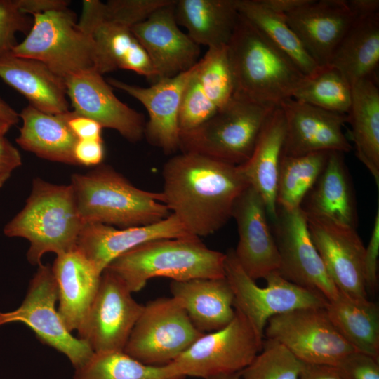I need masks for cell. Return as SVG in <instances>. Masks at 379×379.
Returning <instances> with one entry per match:
<instances>
[{
  "label": "cell",
  "instance_id": "obj_1",
  "mask_svg": "<svg viewBox=\"0 0 379 379\" xmlns=\"http://www.w3.org/2000/svg\"><path fill=\"white\" fill-rule=\"evenodd\" d=\"M162 176L161 201L199 238L215 233L232 218L236 200L249 186L238 166L194 152L170 158Z\"/></svg>",
  "mask_w": 379,
  "mask_h": 379
},
{
  "label": "cell",
  "instance_id": "obj_2",
  "mask_svg": "<svg viewBox=\"0 0 379 379\" xmlns=\"http://www.w3.org/2000/svg\"><path fill=\"white\" fill-rule=\"evenodd\" d=\"M227 51L233 95L251 102L279 106L292 98L307 77L240 14Z\"/></svg>",
  "mask_w": 379,
  "mask_h": 379
},
{
  "label": "cell",
  "instance_id": "obj_3",
  "mask_svg": "<svg viewBox=\"0 0 379 379\" xmlns=\"http://www.w3.org/2000/svg\"><path fill=\"white\" fill-rule=\"evenodd\" d=\"M84 223L70 184L57 185L37 177L24 207L5 225L4 233L27 239V260L39 266L47 253L58 255L74 249Z\"/></svg>",
  "mask_w": 379,
  "mask_h": 379
},
{
  "label": "cell",
  "instance_id": "obj_4",
  "mask_svg": "<svg viewBox=\"0 0 379 379\" xmlns=\"http://www.w3.org/2000/svg\"><path fill=\"white\" fill-rule=\"evenodd\" d=\"M70 185L85 223L127 228L151 225L171 213L161 201L159 192L134 186L109 165L101 164L86 173H74Z\"/></svg>",
  "mask_w": 379,
  "mask_h": 379
},
{
  "label": "cell",
  "instance_id": "obj_5",
  "mask_svg": "<svg viewBox=\"0 0 379 379\" xmlns=\"http://www.w3.org/2000/svg\"><path fill=\"white\" fill-rule=\"evenodd\" d=\"M226 255L208 248L200 238L162 239L140 244L105 268L117 274L131 293L158 277L172 281L225 277Z\"/></svg>",
  "mask_w": 379,
  "mask_h": 379
},
{
  "label": "cell",
  "instance_id": "obj_6",
  "mask_svg": "<svg viewBox=\"0 0 379 379\" xmlns=\"http://www.w3.org/2000/svg\"><path fill=\"white\" fill-rule=\"evenodd\" d=\"M276 107L233 95L204 123L180 132L179 150L241 165L251 156L265 123Z\"/></svg>",
  "mask_w": 379,
  "mask_h": 379
},
{
  "label": "cell",
  "instance_id": "obj_7",
  "mask_svg": "<svg viewBox=\"0 0 379 379\" xmlns=\"http://www.w3.org/2000/svg\"><path fill=\"white\" fill-rule=\"evenodd\" d=\"M32 16V27L12 50L13 55L39 60L64 79L96 70L94 42L72 11L67 8Z\"/></svg>",
  "mask_w": 379,
  "mask_h": 379
},
{
  "label": "cell",
  "instance_id": "obj_8",
  "mask_svg": "<svg viewBox=\"0 0 379 379\" xmlns=\"http://www.w3.org/2000/svg\"><path fill=\"white\" fill-rule=\"evenodd\" d=\"M263 335L239 310L232 321L204 334L169 363L185 377H208L241 371L261 351Z\"/></svg>",
  "mask_w": 379,
  "mask_h": 379
},
{
  "label": "cell",
  "instance_id": "obj_9",
  "mask_svg": "<svg viewBox=\"0 0 379 379\" xmlns=\"http://www.w3.org/2000/svg\"><path fill=\"white\" fill-rule=\"evenodd\" d=\"M204 334L175 298H158L143 306L124 352L144 364L164 366Z\"/></svg>",
  "mask_w": 379,
  "mask_h": 379
},
{
  "label": "cell",
  "instance_id": "obj_10",
  "mask_svg": "<svg viewBox=\"0 0 379 379\" xmlns=\"http://www.w3.org/2000/svg\"><path fill=\"white\" fill-rule=\"evenodd\" d=\"M225 277L234 295V308L241 311L264 336L274 316L303 308H324L327 299L319 292L293 283L278 272L269 274L267 285L258 286L238 262L233 249L226 253Z\"/></svg>",
  "mask_w": 379,
  "mask_h": 379
},
{
  "label": "cell",
  "instance_id": "obj_11",
  "mask_svg": "<svg viewBox=\"0 0 379 379\" xmlns=\"http://www.w3.org/2000/svg\"><path fill=\"white\" fill-rule=\"evenodd\" d=\"M58 287L51 266H38L24 300L16 310L0 312V326L20 322L31 328L40 341L65 354L75 369L93 354L89 345L69 332L58 310Z\"/></svg>",
  "mask_w": 379,
  "mask_h": 379
},
{
  "label": "cell",
  "instance_id": "obj_12",
  "mask_svg": "<svg viewBox=\"0 0 379 379\" xmlns=\"http://www.w3.org/2000/svg\"><path fill=\"white\" fill-rule=\"evenodd\" d=\"M267 339L276 340L305 364L337 366L356 351L331 321L326 307L303 308L270 318Z\"/></svg>",
  "mask_w": 379,
  "mask_h": 379
},
{
  "label": "cell",
  "instance_id": "obj_13",
  "mask_svg": "<svg viewBox=\"0 0 379 379\" xmlns=\"http://www.w3.org/2000/svg\"><path fill=\"white\" fill-rule=\"evenodd\" d=\"M272 222L280 258L278 272L293 283L319 292L328 301L334 299L339 291L314 245L303 210L277 206Z\"/></svg>",
  "mask_w": 379,
  "mask_h": 379
},
{
  "label": "cell",
  "instance_id": "obj_14",
  "mask_svg": "<svg viewBox=\"0 0 379 379\" xmlns=\"http://www.w3.org/2000/svg\"><path fill=\"white\" fill-rule=\"evenodd\" d=\"M125 283L105 269L94 300L78 338L93 352L124 351L143 306L135 301Z\"/></svg>",
  "mask_w": 379,
  "mask_h": 379
},
{
  "label": "cell",
  "instance_id": "obj_15",
  "mask_svg": "<svg viewBox=\"0 0 379 379\" xmlns=\"http://www.w3.org/2000/svg\"><path fill=\"white\" fill-rule=\"evenodd\" d=\"M306 216L314 245L338 291L352 298H367L365 246L356 228L324 217Z\"/></svg>",
  "mask_w": 379,
  "mask_h": 379
},
{
  "label": "cell",
  "instance_id": "obj_16",
  "mask_svg": "<svg viewBox=\"0 0 379 379\" xmlns=\"http://www.w3.org/2000/svg\"><path fill=\"white\" fill-rule=\"evenodd\" d=\"M78 23L94 42L96 70L100 74L121 69L157 81L151 61L142 46L130 27L105 18L103 2L83 1Z\"/></svg>",
  "mask_w": 379,
  "mask_h": 379
},
{
  "label": "cell",
  "instance_id": "obj_17",
  "mask_svg": "<svg viewBox=\"0 0 379 379\" xmlns=\"http://www.w3.org/2000/svg\"><path fill=\"white\" fill-rule=\"evenodd\" d=\"M69 104L76 113L97 121L102 128L117 131L135 143L144 136V116L122 102L112 87L95 69L83 71L65 79Z\"/></svg>",
  "mask_w": 379,
  "mask_h": 379
},
{
  "label": "cell",
  "instance_id": "obj_18",
  "mask_svg": "<svg viewBox=\"0 0 379 379\" xmlns=\"http://www.w3.org/2000/svg\"><path fill=\"white\" fill-rule=\"evenodd\" d=\"M265 204L258 192L248 186L236 200L232 217L239 241L234 253L244 272L253 280L278 272L280 258L267 221Z\"/></svg>",
  "mask_w": 379,
  "mask_h": 379
},
{
  "label": "cell",
  "instance_id": "obj_19",
  "mask_svg": "<svg viewBox=\"0 0 379 379\" xmlns=\"http://www.w3.org/2000/svg\"><path fill=\"white\" fill-rule=\"evenodd\" d=\"M196 67L197 63L175 77L159 79L149 87L114 78L107 80L112 87L126 92L146 108L149 119L145 123L144 135L150 145L160 148L165 154L179 150L178 112L181 97Z\"/></svg>",
  "mask_w": 379,
  "mask_h": 379
},
{
  "label": "cell",
  "instance_id": "obj_20",
  "mask_svg": "<svg viewBox=\"0 0 379 379\" xmlns=\"http://www.w3.org/2000/svg\"><path fill=\"white\" fill-rule=\"evenodd\" d=\"M279 107L285 119L282 155L295 157L321 151L350 152L343 133L347 115L328 112L289 98Z\"/></svg>",
  "mask_w": 379,
  "mask_h": 379
},
{
  "label": "cell",
  "instance_id": "obj_21",
  "mask_svg": "<svg viewBox=\"0 0 379 379\" xmlns=\"http://www.w3.org/2000/svg\"><path fill=\"white\" fill-rule=\"evenodd\" d=\"M175 3L173 0L131 27L149 58L157 80L175 77L199 61L200 46L179 28Z\"/></svg>",
  "mask_w": 379,
  "mask_h": 379
},
{
  "label": "cell",
  "instance_id": "obj_22",
  "mask_svg": "<svg viewBox=\"0 0 379 379\" xmlns=\"http://www.w3.org/2000/svg\"><path fill=\"white\" fill-rule=\"evenodd\" d=\"M191 236L193 235L173 213L151 225L127 228L86 222L79 235L76 248L102 272L117 257L140 244L157 239Z\"/></svg>",
  "mask_w": 379,
  "mask_h": 379
},
{
  "label": "cell",
  "instance_id": "obj_23",
  "mask_svg": "<svg viewBox=\"0 0 379 379\" xmlns=\"http://www.w3.org/2000/svg\"><path fill=\"white\" fill-rule=\"evenodd\" d=\"M284 15L320 67L328 65L335 48L355 20L345 0H305Z\"/></svg>",
  "mask_w": 379,
  "mask_h": 379
},
{
  "label": "cell",
  "instance_id": "obj_24",
  "mask_svg": "<svg viewBox=\"0 0 379 379\" xmlns=\"http://www.w3.org/2000/svg\"><path fill=\"white\" fill-rule=\"evenodd\" d=\"M51 269L58 287V311L69 332L78 331L94 300L102 272L76 248L56 255Z\"/></svg>",
  "mask_w": 379,
  "mask_h": 379
},
{
  "label": "cell",
  "instance_id": "obj_25",
  "mask_svg": "<svg viewBox=\"0 0 379 379\" xmlns=\"http://www.w3.org/2000/svg\"><path fill=\"white\" fill-rule=\"evenodd\" d=\"M0 78L40 111L57 114L70 110L65 79L39 60L0 55Z\"/></svg>",
  "mask_w": 379,
  "mask_h": 379
},
{
  "label": "cell",
  "instance_id": "obj_26",
  "mask_svg": "<svg viewBox=\"0 0 379 379\" xmlns=\"http://www.w3.org/2000/svg\"><path fill=\"white\" fill-rule=\"evenodd\" d=\"M172 297L201 332H213L229 324L235 314L234 295L225 277L172 281Z\"/></svg>",
  "mask_w": 379,
  "mask_h": 379
},
{
  "label": "cell",
  "instance_id": "obj_27",
  "mask_svg": "<svg viewBox=\"0 0 379 379\" xmlns=\"http://www.w3.org/2000/svg\"><path fill=\"white\" fill-rule=\"evenodd\" d=\"M300 208L307 215L324 217L357 228L358 215L355 195L344 153L329 152L324 170Z\"/></svg>",
  "mask_w": 379,
  "mask_h": 379
},
{
  "label": "cell",
  "instance_id": "obj_28",
  "mask_svg": "<svg viewBox=\"0 0 379 379\" xmlns=\"http://www.w3.org/2000/svg\"><path fill=\"white\" fill-rule=\"evenodd\" d=\"M284 137L285 119L277 106L265 123L251 156L238 166L248 185L261 196L272 221L277 215V177Z\"/></svg>",
  "mask_w": 379,
  "mask_h": 379
},
{
  "label": "cell",
  "instance_id": "obj_29",
  "mask_svg": "<svg viewBox=\"0 0 379 379\" xmlns=\"http://www.w3.org/2000/svg\"><path fill=\"white\" fill-rule=\"evenodd\" d=\"M19 117L22 126L16 142L22 149L48 161L77 165L74 148L78 139L67 125L65 112L48 114L28 105Z\"/></svg>",
  "mask_w": 379,
  "mask_h": 379
},
{
  "label": "cell",
  "instance_id": "obj_30",
  "mask_svg": "<svg viewBox=\"0 0 379 379\" xmlns=\"http://www.w3.org/2000/svg\"><path fill=\"white\" fill-rule=\"evenodd\" d=\"M174 11L190 38L208 48L226 46L239 17L237 0H175Z\"/></svg>",
  "mask_w": 379,
  "mask_h": 379
},
{
  "label": "cell",
  "instance_id": "obj_31",
  "mask_svg": "<svg viewBox=\"0 0 379 379\" xmlns=\"http://www.w3.org/2000/svg\"><path fill=\"white\" fill-rule=\"evenodd\" d=\"M379 65V13L355 18L337 47L329 63L352 85L366 79L378 80Z\"/></svg>",
  "mask_w": 379,
  "mask_h": 379
},
{
  "label": "cell",
  "instance_id": "obj_32",
  "mask_svg": "<svg viewBox=\"0 0 379 379\" xmlns=\"http://www.w3.org/2000/svg\"><path fill=\"white\" fill-rule=\"evenodd\" d=\"M351 139L359 160L379 187V88L378 80L366 79L352 85V101L347 115Z\"/></svg>",
  "mask_w": 379,
  "mask_h": 379
},
{
  "label": "cell",
  "instance_id": "obj_33",
  "mask_svg": "<svg viewBox=\"0 0 379 379\" xmlns=\"http://www.w3.org/2000/svg\"><path fill=\"white\" fill-rule=\"evenodd\" d=\"M326 311L338 331L356 351L379 359V307L376 303L339 292L328 301Z\"/></svg>",
  "mask_w": 379,
  "mask_h": 379
},
{
  "label": "cell",
  "instance_id": "obj_34",
  "mask_svg": "<svg viewBox=\"0 0 379 379\" xmlns=\"http://www.w3.org/2000/svg\"><path fill=\"white\" fill-rule=\"evenodd\" d=\"M237 8L239 14L286 55L304 75L311 77L322 67L307 51L284 14L267 7L262 0H237Z\"/></svg>",
  "mask_w": 379,
  "mask_h": 379
},
{
  "label": "cell",
  "instance_id": "obj_35",
  "mask_svg": "<svg viewBox=\"0 0 379 379\" xmlns=\"http://www.w3.org/2000/svg\"><path fill=\"white\" fill-rule=\"evenodd\" d=\"M329 152L295 157L281 155L277 177V206L287 210L300 207L324 170Z\"/></svg>",
  "mask_w": 379,
  "mask_h": 379
},
{
  "label": "cell",
  "instance_id": "obj_36",
  "mask_svg": "<svg viewBox=\"0 0 379 379\" xmlns=\"http://www.w3.org/2000/svg\"><path fill=\"white\" fill-rule=\"evenodd\" d=\"M170 364L149 366L132 358L124 351L93 352L72 379H185Z\"/></svg>",
  "mask_w": 379,
  "mask_h": 379
},
{
  "label": "cell",
  "instance_id": "obj_37",
  "mask_svg": "<svg viewBox=\"0 0 379 379\" xmlns=\"http://www.w3.org/2000/svg\"><path fill=\"white\" fill-rule=\"evenodd\" d=\"M292 98L328 112L347 115L352 101V85L337 69L325 66L307 77Z\"/></svg>",
  "mask_w": 379,
  "mask_h": 379
},
{
  "label": "cell",
  "instance_id": "obj_38",
  "mask_svg": "<svg viewBox=\"0 0 379 379\" xmlns=\"http://www.w3.org/2000/svg\"><path fill=\"white\" fill-rule=\"evenodd\" d=\"M304 364L281 343L267 339L240 379H300Z\"/></svg>",
  "mask_w": 379,
  "mask_h": 379
},
{
  "label": "cell",
  "instance_id": "obj_39",
  "mask_svg": "<svg viewBox=\"0 0 379 379\" xmlns=\"http://www.w3.org/2000/svg\"><path fill=\"white\" fill-rule=\"evenodd\" d=\"M197 74L204 93L218 109L233 97L234 82L227 45L208 48L198 61Z\"/></svg>",
  "mask_w": 379,
  "mask_h": 379
},
{
  "label": "cell",
  "instance_id": "obj_40",
  "mask_svg": "<svg viewBox=\"0 0 379 379\" xmlns=\"http://www.w3.org/2000/svg\"><path fill=\"white\" fill-rule=\"evenodd\" d=\"M197 68L198 62L182 91L178 112L180 132L195 128L218 110L204 93L197 77Z\"/></svg>",
  "mask_w": 379,
  "mask_h": 379
},
{
  "label": "cell",
  "instance_id": "obj_41",
  "mask_svg": "<svg viewBox=\"0 0 379 379\" xmlns=\"http://www.w3.org/2000/svg\"><path fill=\"white\" fill-rule=\"evenodd\" d=\"M172 1L109 0L104 3V15L109 21L131 28L145 21L155 11Z\"/></svg>",
  "mask_w": 379,
  "mask_h": 379
},
{
  "label": "cell",
  "instance_id": "obj_42",
  "mask_svg": "<svg viewBox=\"0 0 379 379\" xmlns=\"http://www.w3.org/2000/svg\"><path fill=\"white\" fill-rule=\"evenodd\" d=\"M33 22L22 13L16 0H0V55L11 53L18 44L16 34H27Z\"/></svg>",
  "mask_w": 379,
  "mask_h": 379
},
{
  "label": "cell",
  "instance_id": "obj_43",
  "mask_svg": "<svg viewBox=\"0 0 379 379\" xmlns=\"http://www.w3.org/2000/svg\"><path fill=\"white\" fill-rule=\"evenodd\" d=\"M336 367L344 379H379V359L361 352H351Z\"/></svg>",
  "mask_w": 379,
  "mask_h": 379
},
{
  "label": "cell",
  "instance_id": "obj_44",
  "mask_svg": "<svg viewBox=\"0 0 379 379\" xmlns=\"http://www.w3.org/2000/svg\"><path fill=\"white\" fill-rule=\"evenodd\" d=\"M379 255V208L375 216L371 235L364 253V274L367 292H374L378 286Z\"/></svg>",
  "mask_w": 379,
  "mask_h": 379
},
{
  "label": "cell",
  "instance_id": "obj_45",
  "mask_svg": "<svg viewBox=\"0 0 379 379\" xmlns=\"http://www.w3.org/2000/svg\"><path fill=\"white\" fill-rule=\"evenodd\" d=\"M105 157L102 140H78L74 148V158L77 165L98 166Z\"/></svg>",
  "mask_w": 379,
  "mask_h": 379
},
{
  "label": "cell",
  "instance_id": "obj_46",
  "mask_svg": "<svg viewBox=\"0 0 379 379\" xmlns=\"http://www.w3.org/2000/svg\"><path fill=\"white\" fill-rule=\"evenodd\" d=\"M67 123L78 140H102V127L93 119L73 110L65 112Z\"/></svg>",
  "mask_w": 379,
  "mask_h": 379
},
{
  "label": "cell",
  "instance_id": "obj_47",
  "mask_svg": "<svg viewBox=\"0 0 379 379\" xmlns=\"http://www.w3.org/2000/svg\"><path fill=\"white\" fill-rule=\"evenodd\" d=\"M22 165V157L18 149L4 136L0 138V189L12 173Z\"/></svg>",
  "mask_w": 379,
  "mask_h": 379
},
{
  "label": "cell",
  "instance_id": "obj_48",
  "mask_svg": "<svg viewBox=\"0 0 379 379\" xmlns=\"http://www.w3.org/2000/svg\"><path fill=\"white\" fill-rule=\"evenodd\" d=\"M16 3L20 10L28 15L63 10L69 4L65 0H16Z\"/></svg>",
  "mask_w": 379,
  "mask_h": 379
},
{
  "label": "cell",
  "instance_id": "obj_49",
  "mask_svg": "<svg viewBox=\"0 0 379 379\" xmlns=\"http://www.w3.org/2000/svg\"><path fill=\"white\" fill-rule=\"evenodd\" d=\"M300 379H344L336 366L305 364Z\"/></svg>",
  "mask_w": 379,
  "mask_h": 379
},
{
  "label": "cell",
  "instance_id": "obj_50",
  "mask_svg": "<svg viewBox=\"0 0 379 379\" xmlns=\"http://www.w3.org/2000/svg\"><path fill=\"white\" fill-rule=\"evenodd\" d=\"M347 4L355 18L379 13L378 0H349Z\"/></svg>",
  "mask_w": 379,
  "mask_h": 379
},
{
  "label": "cell",
  "instance_id": "obj_51",
  "mask_svg": "<svg viewBox=\"0 0 379 379\" xmlns=\"http://www.w3.org/2000/svg\"><path fill=\"white\" fill-rule=\"evenodd\" d=\"M269 8L281 14H286L301 6L305 0H262Z\"/></svg>",
  "mask_w": 379,
  "mask_h": 379
},
{
  "label": "cell",
  "instance_id": "obj_52",
  "mask_svg": "<svg viewBox=\"0 0 379 379\" xmlns=\"http://www.w3.org/2000/svg\"><path fill=\"white\" fill-rule=\"evenodd\" d=\"M19 120V114L0 97V122L13 126Z\"/></svg>",
  "mask_w": 379,
  "mask_h": 379
},
{
  "label": "cell",
  "instance_id": "obj_53",
  "mask_svg": "<svg viewBox=\"0 0 379 379\" xmlns=\"http://www.w3.org/2000/svg\"><path fill=\"white\" fill-rule=\"evenodd\" d=\"M241 372L233 373L219 374L208 377L206 379H240Z\"/></svg>",
  "mask_w": 379,
  "mask_h": 379
},
{
  "label": "cell",
  "instance_id": "obj_54",
  "mask_svg": "<svg viewBox=\"0 0 379 379\" xmlns=\"http://www.w3.org/2000/svg\"><path fill=\"white\" fill-rule=\"evenodd\" d=\"M11 127V126L8 124L0 122V138L4 137L9 131Z\"/></svg>",
  "mask_w": 379,
  "mask_h": 379
}]
</instances>
